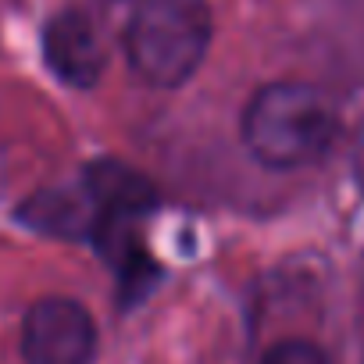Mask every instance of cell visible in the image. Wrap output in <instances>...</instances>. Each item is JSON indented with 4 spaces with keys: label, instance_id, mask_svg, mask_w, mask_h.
<instances>
[{
    "label": "cell",
    "instance_id": "5",
    "mask_svg": "<svg viewBox=\"0 0 364 364\" xmlns=\"http://www.w3.org/2000/svg\"><path fill=\"white\" fill-rule=\"evenodd\" d=\"M82 186H86V200L97 208V222H129L139 218L143 211L154 208V186L129 164L122 161H93L82 171Z\"/></svg>",
    "mask_w": 364,
    "mask_h": 364
},
{
    "label": "cell",
    "instance_id": "2",
    "mask_svg": "<svg viewBox=\"0 0 364 364\" xmlns=\"http://www.w3.org/2000/svg\"><path fill=\"white\" fill-rule=\"evenodd\" d=\"M208 0H143L125 26V58L136 79L157 90L186 82L208 58Z\"/></svg>",
    "mask_w": 364,
    "mask_h": 364
},
{
    "label": "cell",
    "instance_id": "3",
    "mask_svg": "<svg viewBox=\"0 0 364 364\" xmlns=\"http://www.w3.org/2000/svg\"><path fill=\"white\" fill-rule=\"evenodd\" d=\"M97 321L75 296H43L26 311L22 357L26 364H93Z\"/></svg>",
    "mask_w": 364,
    "mask_h": 364
},
{
    "label": "cell",
    "instance_id": "4",
    "mask_svg": "<svg viewBox=\"0 0 364 364\" xmlns=\"http://www.w3.org/2000/svg\"><path fill=\"white\" fill-rule=\"evenodd\" d=\"M43 58L47 68L75 86V90H90L97 86L100 72H104V47L100 36L93 29V22L82 11H61L47 22L43 29Z\"/></svg>",
    "mask_w": 364,
    "mask_h": 364
},
{
    "label": "cell",
    "instance_id": "1",
    "mask_svg": "<svg viewBox=\"0 0 364 364\" xmlns=\"http://www.w3.org/2000/svg\"><path fill=\"white\" fill-rule=\"evenodd\" d=\"M240 132L257 164L272 171H293L318 164L336 146L339 111L318 86L279 79L264 82L247 100Z\"/></svg>",
    "mask_w": 364,
    "mask_h": 364
},
{
    "label": "cell",
    "instance_id": "6",
    "mask_svg": "<svg viewBox=\"0 0 364 364\" xmlns=\"http://www.w3.org/2000/svg\"><path fill=\"white\" fill-rule=\"evenodd\" d=\"M261 364H332L328 353L311 339H282L272 350H264Z\"/></svg>",
    "mask_w": 364,
    "mask_h": 364
}]
</instances>
